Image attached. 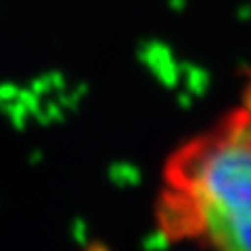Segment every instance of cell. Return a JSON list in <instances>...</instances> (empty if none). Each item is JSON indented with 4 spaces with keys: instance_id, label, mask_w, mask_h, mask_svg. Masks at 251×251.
<instances>
[{
    "instance_id": "1",
    "label": "cell",
    "mask_w": 251,
    "mask_h": 251,
    "mask_svg": "<svg viewBox=\"0 0 251 251\" xmlns=\"http://www.w3.org/2000/svg\"><path fill=\"white\" fill-rule=\"evenodd\" d=\"M170 239L251 251V109H237L168 159L157 205Z\"/></svg>"
}]
</instances>
